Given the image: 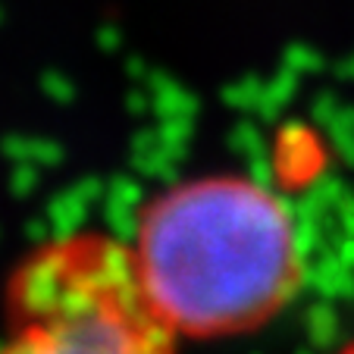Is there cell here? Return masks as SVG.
<instances>
[{
    "label": "cell",
    "instance_id": "1",
    "mask_svg": "<svg viewBox=\"0 0 354 354\" xmlns=\"http://www.w3.org/2000/svg\"><path fill=\"white\" fill-rule=\"evenodd\" d=\"M141 292L176 339H235L273 323L304 286L292 210L245 173L188 176L135 214Z\"/></svg>",
    "mask_w": 354,
    "mask_h": 354
},
{
    "label": "cell",
    "instance_id": "2",
    "mask_svg": "<svg viewBox=\"0 0 354 354\" xmlns=\"http://www.w3.org/2000/svg\"><path fill=\"white\" fill-rule=\"evenodd\" d=\"M0 354H176L141 292L129 245L73 232L32 248L3 286Z\"/></svg>",
    "mask_w": 354,
    "mask_h": 354
},
{
    "label": "cell",
    "instance_id": "3",
    "mask_svg": "<svg viewBox=\"0 0 354 354\" xmlns=\"http://www.w3.org/2000/svg\"><path fill=\"white\" fill-rule=\"evenodd\" d=\"M339 354H354V342H348V345L339 348Z\"/></svg>",
    "mask_w": 354,
    "mask_h": 354
}]
</instances>
